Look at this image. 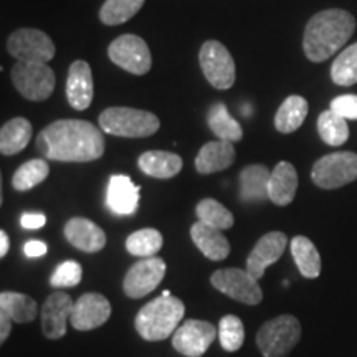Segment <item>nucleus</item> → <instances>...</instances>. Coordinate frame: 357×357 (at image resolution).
<instances>
[{
  "label": "nucleus",
  "mask_w": 357,
  "mask_h": 357,
  "mask_svg": "<svg viewBox=\"0 0 357 357\" xmlns=\"http://www.w3.org/2000/svg\"><path fill=\"white\" fill-rule=\"evenodd\" d=\"M212 287L231 300L243 305L255 306L263 300V291L258 280L253 278L247 270L240 268H222L211 276Z\"/></svg>",
  "instance_id": "nucleus-10"
},
{
  "label": "nucleus",
  "mask_w": 357,
  "mask_h": 357,
  "mask_svg": "<svg viewBox=\"0 0 357 357\" xmlns=\"http://www.w3.org/2000/svg\"><path fill=\"white\" fill-rule=\"evenodd\" d=\"M50 174V166L45 159L26 160L25 164L17 169L12 177V187L19 192H26L38 184H42Z\"/></svg>",
  "instance_id": "nucleus-31"
},
{
  "label": "nucleus",
  "mask_w": 357,
  "mask_h": 357,
  "mask_svg": "<svg viewBox=\"0 0 357 357\" xmlns=\"http://www.w3.org/2000/svg\"><path fill=\"white\" fill-rule=\"evenodd\" d=\"M24 252L29 258H38L47 255L48 247L47 243L40 242V240H30V242H26L24 245Z\"/></svg>",
  "instance_id": "nucleus-40"
},
{
  "label": "nucleus",
  "mask_w": 357,
  "mask_h": 357,
  "mask_svg": "<svg viewBox=\"0 0 357 357\" xmlns=\"http://www.w3.org/2000/svg\"><path fill=\"white\" fill-rule=\"evenodd\" d=\"M195 213L200 222L207 223L218 230H229L234 227V213H231L225 205H222L215 199H204L200 200L195 207Z\"/></svg>",
  "instance_id": "nucleus-33"
},
{
  "label": "nucleus",
  "mask_w": 357,
  "mask_h": 357,
  "mask_svg": "<svg viewBox=\"0 0 357 357\" xmlns=\"http://www.w3.org/2000/svg\"><path fill=\"white\" fill-rule=\"evenodd\" d=\"M207 124L211 131L215 134L217 139L236 142L243 137V129L240 123L227 109L223 102H215L207 114Z\"/></svg>",
  "instance_id": "nucleus-28"
},
{
  "label": "nucleus",
  "mask_w": 357,
  "mask_h": 357,
  "mask_svg": "<svg viewBox=\"0 0 357 357\" xmlns=\"http://www.w3.org/2000/svg\"><path fill=\"white\" fill-rule=\"evenodd\" d=\"M111 303L100 293H84L75 301L70 323L77 331H91L109 319Z\"/></svg>",
  "instance_id": "nucleus-14"
},
{
  "label": "nucleus",
  "mask_w": 357,
  "mask_h": 357,
  "mask_svg": "<svg viewBox=\"0 0 357 357\" xmlns=\"http://www.w3.org/2000/svg\"><path fill=\"white\" fill-rule=\"evenodd\" d=\"M20 223H22V227L26 230H37V229H42L45 223H47V217H45L43 213H38V212L24 213L20 218Z\"/></svg>",
  "instance_id": "nucleus-39"
},
{
  "label": "nucleus",
  "mask_w": 357,
  "mask_h": 357,
  "mask_svg": "<svg viewBox=\"0 0 357 357\" xmlns=\"http://www.w3.org/2000/svg\"><path fill=\"white\" fill-rule=\"evenodd\" d=\"M218 337H220V344L225 351H238L245 341V328L242 319L234 314L223 316L220 323H218Z\"/></svg>",
  "instance_id": "nucleus-36"
},
{
  "label": "nucleus",
  "mask_w": 357,
  "mask_h": 357,
  "mask_svg": "<svg viewBox=\"0 0 357 357\" xmlns=\"http://www.w3.org/2000/svg\"><path fill=\"white\" fill-rule=\"evenodd\" d=\"M32 139V124L25 118H13L0 129V153L15 155L22 153Z\"/></svg>",
  "instance_id": "nucleus-25"
},
{
  "label": "nucleus",
  "mask_w": 357,
  "mask_h": 357,
  "mask_svg": "<svg viewBox=\"0 0 357 357\" xmlns=\"http://www.w3.org/2000/svg\"><path fill=\"white\" fill-rule=\"evenodd\" d=\"M190 238L195 243L204 257L208 260L222 261L229 257L230 253V243L227 236L222 234V230L213 229V227L207 225L204 222H197L192 225L190 229Z\"/></svg>",
  "instance_id": "nucleus-20"
},
{
  "label": "nucleus",
  "mask_w": 357,
  "mask_h": 357,
  "mask_svg": "<svg viewBox=\"0 0 357 357\" xmlns=\"http://www.w3.org/2000/svg\"><path fill=\"white\" fill-rule=\"evenodd\" d=\"M334 113L344 119H357V96L356 95H342L334 98L331 101V108Z\"/></svg>",
  "instance_id": "nucleus-38"
},
{
  "label": "nucleus",
  "mask_w": 357,
  "mask_h": 357,
  "mask_svg": "<svg viewBox=\"0 0 357 357\" xmlns=\"http://www.w3.org/2000/svg\"><path fill=\"white\" fill-rule=\"evenodd\" d=\"M311 178L319 189H339L357 178V154L351 151L326 154L312 166Z\"/></svg>",
  "instance_id": "nucleus-6"
},
{
  "label": "nucleus",
  "mask_w": 357,
  "mask_h": 357,
  "mask_svg": "<svg viewBox=\"0 0 357 357\" xmlns=\"http://www.w3.org/2000/svg\"><path fill=\"white\" fill-rule=\"evenodd\" d=\"M235 147L229 141H211L202 146L195 158V169L200 174H213L229 169L235 162Z\"/></svg>",
  "instance_id": "nucleus-22"
},
{
  "label": "nucleus",
  "mask_w": 357,
  "mask_h": 357,
  "mask_svg": "<svg viewBox=\"0 0 357 357\" xmlns=\"http://www.w3.org/2000/svg\"><path fill=\"white\" fill-rule=\"evenodd\" d=\"M0 310L10 316L13 323L25 324L37 318L38 305L29 294L15 291L0 293Z\"/></svg>",
  "instance_id": "nucleus-29"
},
{
  "label": "nucleus",
  "mask_w": 357,
  "mask_h": 357,
  "mask_svg": "<svg viewBox=\"0 0 357 357\" xmlns=\"http://www.w3.org/2000/svg\"><path fill=\"white\" fill-rule=\"evenodd\" d=\"M7 52L24 63H48L55 58L56 48L42 30L19 29L7 40Z\"/></svg>",
  "instance_id": "nucleus-8"
},
{
  "label": "nucleus",
  "mask_w": 357,
  "mask_h": 357,
  "mask_svg": "<svg viewBox=\"0 0 357 357\" xmlns=\"http://www.w3.org/2000/svg\"><path fill=\"white\" fill-rule=\"evenodd\" d=\"M204 77L215 89H230L235 84V61L218 40H207L199 52Z\"/></svg>",
  "instance_id": "nucleus-9"
},
{
  "label": "nucleus",
  "mask_w": 357,
  "mask_h": 357,
  "mask_svg": "<svg viewBox=\"0 0 357 357\" xmlns=\"http://www.w3.org/2000/svg\"><path fill=\"white\" fill-rule=\"evenodd\" d=\"M287 245L288 236L283 231H270V234L263 235L252 252H250L245 270L255 280L263 278L266 268L280 260Z\"/></svg>",
  "instance_id": "nucleus-15"
},
{
  "label": "nucleus",
  "mask_w": 357,
  "mask_h": 357,
  "mask_svg": "<svg viewBox=\"0 0 357 357\" xmlns=\"http://www.w3.org/2000/svg\"><path fill=\"white\" fill-rule=\"evenodd\" d=\"M65 238L75 248L96 253L106 247V234L100 225L83 217H73L65 223Z\"/></svg>",
  "instance_id": "nucleus-18"
},
{
  "label": "nucleus",
  "mask_w": 357,
  "mask_h": 357,
  "mask_svg": "<svg viewBox=\"0 0 357 357\" xmlns=\"http://www.w3.org/2000/svg\"><path fill=\"white\" fill-rule=\"evenodd\" d=\"M82 276H83L82 265L75 260H68L56 266V270L53 271L50 278V284L53 288L77 287L79 281H82Z\"/></svg>",
  "instance_id": "nucleus-37"
},
{
  "label": "nucleus",
  "mask_w": 357,
  "mask_h": 357,
  "mask_svg": "<svg viewBox=\"0 0 357 357\" xmlns=\"http://www.w3.org/2000/svg\"><path fill=\"white\" fill-rule=\"evenodd\" d=\"M37 149L60 162H91L105 154V136L83 119H58L40 131Z\"/></svg>",
  "instance_id": "nucleus-1"
},
{
  "label": "nucleus",
  "mask_w": 357,
  "mask_h": 357,
  "mask_svg": "<svg viewBox=\"0 0 357 357\" xmlns=\"http://www.w3.org/2000/svg\"><path fill=\"white\" fill-rule=\"evenodd\" d=\"M167 271V265L162 258L151 257L142 258L129 268L123 281V289L126 296L132 300H139L146 294L154 291L164 280Z\"/></svg>",
  "instance_id": "nucleus-12"
},
{
  "label": "nucleus",
  "mask_w": 357,
  "mask_h": 357,
  "mask_svg": "<svg viewBox=\"0 0 357 357\" xmlns=\"http://www.w3.org/2000/svg\"><path fill=\"white\" fill-rule=\"evenodd\" d=\"M160 248H162V235L155 229L137 230L126 238V250L134 257L151 258Z\"/></svg>",
  "instance_id": "nucleus-34"
},
{
  "label": "nucleus",
  "mask_w": 357,
  "mask_h": 357,
  "mask_svg": "<svg viewBox=\"0 0 357 357\" xmlns=\"http://www.w3.org/2000/svg\"><path fill=\"white\" fill-rule=\"evenodd\" d=\"M298 190V172L291 162L281 160L271 171L270 184H268V199L275 205L284 207L294 200Z\"/></svg>",
  "instance_id": "nucleus-21"
},
{
  "label": "nucleus",
  "mask_w": 357,
  "mask_h": 357,
  "mask_svg": "<svg viewBox=\"0 0 357 357\" xmlns=\"http://www.w3.org/2000/svg\"><path fill=\"white\" fill-rule=\"evenodd\" d=\"M271 171L263 164H252L240 172V199L243 202H261L268 199Z\"/></svg>",
  "instance_id": "nucleus-24"
},
{
  "label": "nucleus",
  "mask_w": 357,
  "mask_h": 357,
  "mask_svg": "<svg viewBox=\"0 0 357 357\" xmlns=\"http://www.w3.org/2000/svg\"><path fill=\"white\" fill-rule=\"evenodd\" d=\"M185 306L176 296H159L147 303L136 316V331L146 341H164L177 331Z\"/></svg>",
  "instance_id": "nucleus-3"
},
{
  "label": "nucleus",
  "mask_w": 357,
  "mask_h": 357,
  "mask_svg": "<svg viewBox=\"0 0 357 357\" xmlns=\"http://www.w3.org/2000/svg\"><path fill=\"white\" fill-rule=\"evenodd\" d=\"M137 166L149 177L172 178L182 171V158L167 151H147L139 155Z\"/></svg>",
  "instance_id": "nucleus-23"
},
{
  "label": "nucleus",
  "mask_w": 357,
  "mask_h": 357,
  "mask_svg": "<svg viewBox=\"0 0 357 357\" xmlns=\"http://www.w3.org/2000/svg\"><path fill=\"white\" fill-rule=\"evenodd\" d=\"M95 96L93 71L88 61L77 60L70 65L66 78V98L70 106L77 111H84L91 106Z\"/></svg>",
  "instance_id": "nucleus-16"
},
{
  "label": "nucleus",
  "mask_w": 357,
  "mask_h": 357,
  "mask_svg": "<svg viewBox=\"0 0 357 357\" xmlns=\"http://www.w3.org/2000/svg\"><path fill=\"white\" fill-rule=\"evenodd\" d=\"M10 78L17 91L29 101H45L55 91V71L47 63L17 61L10 70Z\"/></svg>",
  "instance_id": "nucleus-7"
},
{
  "label": "nucleus",
  "mask_w": 357,
  "mask_h": 357,
  "mask_svg": "<svg viewBox=\"0 0 357 357\" xmlns=\"http://www.w3.org/2000/svg\"><path fill=\"white\" fill-rule=\"evenodd\" d=\"M307 101L303 96L291 95L281 102V106L275 114V128L278 132L291 134L301 128L307 116Z\"/></svg>",
  "instance_id": "nucleus-26"
},
{
  "label": "nucleus",
  "mask_w": 357,
  "mask_h": 357,
  "mask_svg": "<svg viewBox=\"0 0 357 357\" xmlns=\"http://www.w3.org/2000/svg\"><path fill=\"white\" fill-rule=\"evenodd\" d=\"M75 303L70 294L55 291L47 298L42 307V329L45 337L61 339L66 334V321H70Z\"/></svg>",
  "instance_id": "nucleus-17"
},
{
  "label": "nucleus",
  "mask_w": 357,
  "mask_h": 357,
  "mask_svg": "<svg viewBox=\"0 0 357 357\" xmlns=\"http://www.w3.org/2000/svg\"><path fill=\"white\" fill-rule=\"evenodd\" d=\"M301 339V324L291 314L266 321L258 329L257 346L263 357H288Z\"/></svg>",
  "instance_id": "nucleus-5"
},
{
  "label": "nucleus",
  "mask_w": 357,
  "mask_h": 357,
  "mask_svg": "<svg viewBox=\"0 0 357 357\" xmlns=\"http://www.w3.org/2000/svg\"><path fill=\"white\" fill-rule=\"evenodd\" d=\"M217 328L208 321L189 319L172 336V346L185 357H200L208 351L217 337Z\"/></svg>",
  "instance_id": "nucleus-13"
},
{
  "label": "nucleus",
  "mask_w": 357,
  "mask_h": 357,
  "mask_svg": "<svg viewBox=\"0 0 357 357\" xmlns=\"http://www.w3.org/2000/svg\"><path fill=\"white\" fill-rule=\"evenodd\" d=\"M318 132L328 146H342L349 139V126L347 119L328 109L323 111L318 118Z\"/></svg>",
  "instance_id": "nucleus-32"
},
{
  "label": "nucleus",
  "mask_w": 357,
  "mask_h": 357,
  "mask_svg": "<svg viewBox=\"0 0 357 357\" xmlns=\"http://www.w3.org/2000/svg\"><path fill=\"white\" fill-rule=\"evenodd\" d=\"M8 248H10V240H8V235L6 230H0V257H6Z\"/></svg>",
  "instance_id": "nucleus-42"
},
{
  "label": "nucleus",
  "mask_w": 357,
  "mask_h": 357,
  "mask_svg": "<svg viewBox=\"0 0 357 357\" xmlns=\"http://www.w3.org/2000/svg\"><path fill=\"white\" fill-rule=\"evenodd\" d=\"M162 296H172V294H171V291H167V289H166V291L162 293Z\"/></svg>",
  "instance_id": "nucleus-43"
},
{
  "label": "nucleus",
  "mask_w": 357,
  "mask_h": 357,
  "mask_svg": "<svg viewBox=\"0 0 357 357\" xmlns=\"http://www.w3.org/2000/svg\"><path fill=\"white\" fill-rule=\"evenodd\" d=\"M289 248L300 273L307 280L318 278L321 273V257L316 245L306 236L298 235L291 240Z\"/></svg>",
  "instance_id": "nucleus-27"
},
{
  "label": "nucleus",
  "mask_w": 357,
  "mask_h": 357,
  "mask_svg": "<svg viewBox=\"0 0 357 357\" xmlns=\"http://www.w3.org/2000/svg\"><path fill=\"white\" fill-rule=\"evenodd\" d=\"M106 204L118 215H131L139 205V189L131 181V177L123 174L111 176L106 192Z\"/></svg>",
  "instance_id": "nucleus-19"
},
{
  "label": "nucleus",
  "mask_w": 357,
  "mask_h": 357,
  "mask_svg": "<svg viewBox=\"0 0 357 357\" xmlns=\"http://www.w3.org/2000/svg\"><path fill=\"white\" fill-rule=\"evenodd\" d=\"M146 0H106L100 8V20L105 25L126 24L141 10Z\"/></svg>",
  "instance_id": "nucleus-30"
},
{
  "label": "nucleus",
  "mask_w": 357,
  "mask_h": 357,
  "mask_svg": "<svg viewBox=\"0 0 357 357\" xmlns=\"http://www.w3.org/2000/svg\"><path fill=\"white\" fill-rule=\"evenodd\" d=\"M12 318L6 311L0 310V342H6L7 337L10 336L12 331Z\"/></svg>",
  "instance_id": "nucleus-41"
},
{
  "label": "nucleus",
  "mask_w": 357,
  "mask_h": 357,
  "mask_svg": "<svg viewBox=\"0 0 357 357\" xmlns=\"http://www.w3.org/2000/svg\"><path fill=\"white\" fill-rule=\"evenodd\" d=\"M356 30V19L342 8H328L312 15L303 35V50L312 63H321L344 47Z\"/></svg>",
  "instance_id": "nucleus-2"
},
{
  "label": "nucleus",
  "mask_w": 357,
  "mask_h": 357,
  "mask_svg": "<svg viewBox=\"0 0 357 357\" xmlns=\"http://www.w3.org/2000/svg\"><path fill=\"white\" fill-rule=\"evenodd\" d=\"M331 78L339 86L357 83V42L339 53L331 66Z\"/></svg>",
  "instance_id": "nucleus-35"
},
{
  "label": "nucleus",
  "mask_w": 357,
  "mask_h": 357,
  "mask_svg": "<svg viewBox=\"0 0 357 357\" xmlns=\"http://www.w3.org/2000/svg\"><path fill=\"white\" fill-rule=\"evenodd\" d=\"M102 132L118 137H149L159 131L160 121L154 113L128 106H113L100 114Z\"/></svg>",
  "instance_id": "nucleus-4"
},
{
  "label": "nucleus",
  "mask_w": 357,
  "mask_h": 357,
  "mask_svg": "<svg viewBox=\"0 0 357 357\" xmlns=\"http://www.w3.org/2000/svg\"><path fill=\"white\" fill-rule=\"evenodd\" d=\"M108 56L116 66L136 77L146 75L153 66V56L144 38L132 33L121 35L113 40L108 47Z\"/></svg>",
  "instance_id": "nucleus-11"
}]
</instances>
